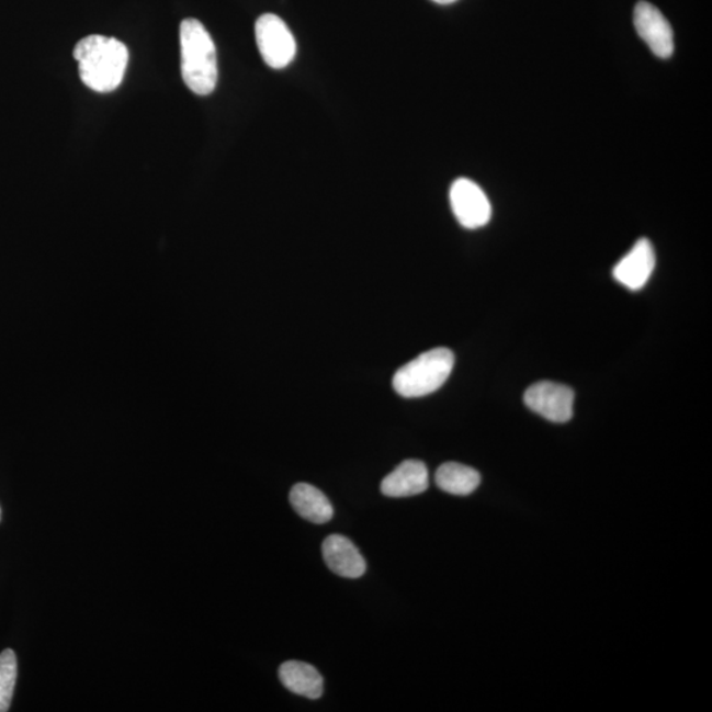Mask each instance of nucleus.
I'll use <instances>...</instances> for the list:
<instances>
[{
	"label": "nucleus",
	"mask_w": 712,
	"mask_h": 712,
	"mask_svg": "<svg viewBox=\"0 0 712 712\" xmlns=\"http://www.w3.org/2000/svg\"><path fill=\"white\" fill-rule=\"evenodd\" d=\"M633 22L640 37L659 58H668L675 50V34L671 25L656 5L638 2L633 15Z\"/></svg>",
	"instance_id": "obj_7"
},
{
	"label": "nucleus",
	"mask_w": 712,
	"mask_h": 712,
	"mask_svg": "<svg viewBox=\"0 0 712 712\" xmlns=\"http://www.w3.org/2000/svg\"><path fill=\"white\" fill-rule=\"evenodd\" d=\"M428 487L429 472L425 463L408 460L385 476L381 489L388 498H409L427 491Z\"/></svg>",
	"instance_id": "obj_10"
},
{
	"label": "nucleus",
	"mask_w": 712,
	"mask_h": 712,
	"mask_svg": "<svg viewBox=\"0 0 712 712\" xmlns=\"http://www.w3.org/2000/svg\"><path fill=\"white\" fill-rule=\"evenodd\" d=\"M656 267V255L648 239H640L613 268V278L630 291H640L648 283Z\"/></svg>",
	"instance_id": "obj_8"
},
{
	"label": "nucleus",
	"mask_w": 712,
	"mask_h": 712,
	"mask_svg": "<svg viewBox=\"0 0 712 712\" xmlns=\"http://www.w3.org/2000/svg\"><path fill=\"white\" fill-rule=\"evenodd\" d=\"M290 500L292 507L302 518L315 522V524H325L335 515V509H332L328 496L321 489L310 486L308 483H298L293 487Z\"/></svg>",
	"instance_id": "obj_11"
},
{
	"label": "nucleus",
	"mask_w": 712,
	"mask_h": 712,
	"mask_svg": "<svg viewBox=\"0 0 712 712\" xmlns=\"http://www.w3.org/2000/svg\"><path fill=\"white\" fill-rule=\"evenodd\" d=\"M181 75L194 94H212L218 82L217 49L205 25L185 19L180 25Z\"/></svg>",
	"instance_id": "obj_2"
},
{
	"label": "nucleus",
	"mask_w": 712,
	"mask_h": 712,
	"mask_svg": "<svg viewBox=\"0 0 712 712\" xmlns=\"http://www.w3.org/2000/svg\"><path fill=\"white\" fill-rule=\"evenodd\" d=\"M0 520H2V508H0Z\"/></svg>",
	"instance_id": "obj_16"
},
{
	"label": "nucleus",
	"mask_w": 712,
	"mask_h": 712,
	"mask_svg": "<svg viewBox=\"0 0 712 712\" xmlns=\"http://www.w3.org/2000/svg\"><path fill=\"white\" fill-rule=\"evenodd\" d=\"M454 368V354L437 348L403 365L394 376V388L403 397L414 398L433 394L447 383Z\"/></svg>",
	"instance_id": "obj_3"
},
{
	"label": "nucleus",
	"mask_w": 712,
	"mask_h": 712,
	"mask_svg": "<svg viewBox=\"0 0 712 712\" xmlns=\"http://www.w3.org/2000/svg\"><path fill=\"white\" fill-rule=\"evenodd\" d=\"M78 74L90 90L110 93L120 88L128 65V49L114 37L90 35L74 50Z\"/></svg>",
	"instance_id": "obj_1"
},
{
	"label": "nucleus",
	"mask_w": 712,
	"mask_h": 712,
	"mask_svg": "<svg viewBox=\"0 0 712 712\" xmlns=\"http://www.w3.org/2000/svg\"><path fill=\"white\" fill-rule=\"evenodd\" d=\"M323 554L326 565L339 577L361 578L368 567L354 542L341 534H331L324 541Z\"/></svg>",
	"instance_id": "obj_9"
},
{
	"label": "nucleus",
	"mask_w": 712,
	"mask_h": 712,
	"mask_svg": "<svg viewBox=\"0 0 712 712\" xmlns=\"http://www.w3.org/2000/svg\"><path fill=\"white\" fill-rule=\"evenodd\" d=\"M433 2L439 4H450L456 2V0H433Z\"/></svg>",
	"instance_id": "obj_15"
},
{
	"label": "nucleus",
	"mask_w": 712,
	"mask_h": 712,
	"mask_svg": "<svg viewBox=\"0 0 712 712\" xmlns=\"http://www.w3.org/2000/svg\"><path fill=\"white\" fill-rule=\"evenodd\" d=\"M524 402L529 409L549 421L564 423L572 420L574 392L567 385L553 382L535 383L527 389Z\"/></svg>",
	"instance_id": "obj_5"
},
{
	"label": "nucleus",
	"mask_w": 712,
	"mask_h": 712,
	"mask_svg": "<svg viewBox=\"0 0 712 712\" xmlns=\"http://www.w3.org/2000/svg\"><path fill=\"white\" fill-rule=\"evenodd\" d=\"M18 679V659L15 652L4 649L0 653V712H8L14 698Z\"/></svg>",
	"instance_id": "obj_14"
},
{
	"label": "nucleus",
	"mask_w": 712,
	"mask_h": 712,
	"mask_svg": "<svg viewBox=\"0 0 712 712\" xmlns=\"http://www.w3.org/2000/svg\"><path fill=\"white\" fill-rule=\"evenodd\" d=\"M436 483L442 491L456 496H467L479 487L481 474L473 467L456 462H448L437 470Z\"/></svg>",
	"instance_id": "obj_13"
},
{
	"label": "nucleus",
	"mask_w": 712,
	"mask_h": 712,
	"mask_svg": "<svg viewBox=\"0 0 712 712\" xmlns=\"http://www.w3.org/2000/svg\"><path fill=\"white\" fill-rule=\"evenodd\" d=\"M450 204L455 218L463 227L474 230L486 226L491 219L493 208L485 192L468 179L454 181L450 189Z\"/></svg>",
	"instance_id": "obj_6"
},
{
	"label": "nucleus",
	"mask_w": 712,
	"mask_h": 712,
	"mask_svg": "<svg viewBox=\"0 0 712 712\" xmlns=\"http://www.w3.org/2000/svg\"><path fill=\"white\" fill-rule=\"evenodd\" d=\"M281 683L297 696L318 699L324 692V678L319 671L306 663L286 662L280 666Z\"/></svg>",
	"instance_id": "obj_12"
},
{
	"label": "nucleus",
	"mask_w": 712,
	"mask_h": 712,
	"mask_svg": "<svg viewBox=\"0 0 712 712\" xmlns=\"http://www.w3.org/2000/svg\"><path fill=\"white\" fill-rule=\"evenodd\" d=\"M258 48L268 67L284 69L295 60L297 45L289 25L278 15L265 14L255 24Z\"/></svg>",
	"instance_id": "obj_4"
}]
</instances>
